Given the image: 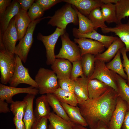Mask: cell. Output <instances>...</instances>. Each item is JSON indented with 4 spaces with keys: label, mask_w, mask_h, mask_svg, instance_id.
Wrapping results in <instances>:
<instances>
[{
    "label": "cell",
    "mask_w": 129,
    "mask_h": 129,
    "mask_svg": "<svg viewBox=\"0 0 129 129\" xmlns=\"http://www.w3.org/2000/svg\"><path fill=\"white\" fill-rule=\"evenodd\" d=\"M117 98V92L110 87L99 97L89 98L78 104L81 113L90 129L99 121L104 123L108 126Z\"/></svg>",
    "instance_id": "1"
},
{
    "label": "cell",
    "mask_w": 129,
    "mask_h": 129,
    "mask_svg": "<svg viewBox=\"0 0 129 129\" xmlns=\"http://www.w3.org/2000/svg\"><path fill=\"white\" fill-rule=\"evenodd\" d=\"M50 18L48 24L65 30L70 23L75 25L79 24L76 11L72 5L68 3L57 11Z\"/></svg>",
    "instance_id": "2"
},
{
    "label": "cell",
    "mask_w": 129,
    "mask_h": 129,
    "mask_svg": "<svg viewBox=\"0 0 129 129\" xmlns=\"http://www.w3.org/2000/svg\"><path fill=\"white\" fill-rule=\"evenodd\" d=\"M58 80L52 70L40 68L34 80L38 86L39 93L42 95L53 93L59 87Z\"/></svg>",
    "instance_id": "3"
},
{
    "label": "cell",
    "mask_w": 129,
    "mask_h": 129,
    "mask_svg": "<svg viewBox=\"0 0 129 129\" xmlns=\"http://www.w3.org/2000/svg\"><path fill=\"white\" fill-rule=\"evenodd\" d=\"M48 16L38 19L32 22L24 37L16 46L15 54L17 55L22 62H26L28 53L33 42V34L36 25L42 20L51 18Z\"/></svg>",
    "instance_id": "4"
},
{
    "label": "cell",
    "mask_w": 129,
    "mask_h": 129,
    "mask_svg": "<svg viewBox=\"0 0 129 129\" xmlns=\"http://www.w3.org/2000/svg\"><path fill=\"white\" fill-rule=\"evenodd\" d=\"M117 74L107 67L105 62L96 60L94 72L89 79H97L112 88L117 93Z\"/></svg>",
    "instance_id": "5"
},
{
    "label": "cell",
    "mask_w": 129,
    "mask_h": 129,
    "mask_svg": "<svg viewBox=\"0 0 129 129\" xmlns=\"http://www.w3.org/2000/svg\"><path fill=\"white\" fill-rule=\"evenodd\" d=\"M15 54L5 48L0 49V79L3 84L8 83L13 75L16 65Z\"/></svg>",
    "instance_id": "6"
},
{
    "label": "cell",
    "mask_w": 129,
    "mask_h": 129,
    "mask_svg": "<svg viewBox=\"0 0 129 129\" xmlns=\"http://www.w3.org/2000/svg\"><path fill=\"white\" fill-rule=\"evenodd\" d=\"M62 46L58 54L55 56L56 58L68 60L71 62L81 60V52L78 46L71 40L69 34L66 32L60 36Z\"/></svg>",
    "instance_id": "7"
},
{
    "label": "cell",
    "mask_w": 129,
    "mask_h": 129,
    "mask_svg": "<svg viewBox=\"0 0 129 129\" xmlns=\"http://www.w3.org/2000/svg\"><path fill=\"white\" fill-rule=\"evenodd\" d=\"M66 32L65 30L57 28L49 35L44 36L40 32L38 34L37 39L42 42L46 49L47 65H52L55 60L54 49L56 44L59 37Z\"/></svg>",
    "instance_id": "8"
},
{
    "label": "cell",
    "mask_w": 129,
    "mask_h": 129,
    "mask_svg": "<svg viewBox=\"0 0 129 129\" xmlns=\"http://www.w3.org/2000/svg\"><path fill=\"white\" fill-rule=\"evenodd\" d=\"M16 65L13 75L9 83L10 86L16 87L21 84H25L38 89V86L30 76L28 68L23 65L22 61L15 55Z\"/></svg>",
    "instance_id": "9"
},
{
    "label": "cell",
    "mask_w": 129,
    "mask_h": 129,
    "mask_svg": "<svg viewBox=\"0 0 129 129\" xmlns=\"http://www.w3.org/2000/svg\"><path fill=\"white\" fill-rule=\"evenodd\" d=\"M18 41L14 17L11 20L8 27L2 33L0 32V45H3L7 51L15 54L16 44Z\"/></svg>",
    "instance_id": "10"
},
{
    "label": "cell",
    "mask_w": 129,
    "mask_h": 129,
    "mask_svg": "<svg viewBox=\"0 0 129 129\" xmlns=\"http://www.w3.org/2000/svg\"><path fill=\"white\" fill-rule=\"evenodd\" d=\"M22 93L36 96L39 93V90L38 89L31 86L25 88H17L0 84V99L5 100L8 103L11 104L13 101L12 99L13 96Z\"/></svg>",
    "instance_id": "11"
},
{
    "label": "cell",
    "mask_w": 129,
    "mask_h": 129,
    "mask_svg": "<svg viewBox=\"0 0 129 129\" xmlns=\"http://www.w3.org/2000/svg\"><path fill=\"white\" fill-rule=\"evenodd\" d=\"M128 109L126 102L118 97L116 106L109 122V129H121Z\"/></svg>",
    "instance_id": "12"
},
{
    "label": "cell",
    "mask_w": 129,
    "mask_h": 129,
    "mask_svg": "<svg viewBox=\"0 0 129 129\" xmlns=\"http://www.w3.org/2000/svg\"><path fill=\"white\" fill-rule=\"evenodd\" d=\"M75 42L78 44L81 55L90 54L95 56L104 52L105 47L101 43L95 40L85 38H75Z\"/></svg>",
    "instance_id": "13"
},
{
    "label": "cell",
    "mask_w": 129,
    "mask_h": 129,
    "mask_svg": "<svg viewBox=\"0 0 129 129\" xmlns=\"http://www.w3.org/2000/svg\"><path fill=\"white\" fill-rule=\"evenodd\" d=\"M63 1L73 5L85 16H88L94 9L100 7L103 4L101 0H63Z\"/></svg>",
    "instance_id": "14"
},
{
    "label": "cell",
    "mask_w": 129,
    "mask_h": 129,
    "mask_svg": "<svg viewBox=\"0 0 129 129\" xmlns=\"http://www.w3.org/2000/svg\"><path fill=\"white\" fill-rule=\"evenodd\" d=\"M103 33L113 32L118 37L125 45L126 52H129V20L125 23L121 22L113 27L101 29Z\"/></svg>",
    "instance_id": "15"
},
{
    "label": "cell",
    "mask_w": 129,
    "mask_h": 129,
    "mask_svg": "<svg viewBox=\"0 0 129 129\" xmlns=\"http://www.w3.org/2000/svg\"><path fill=\"white\" fill-rule=\"evenodd\" d=\"M72 32L73 36L76 38H85L94 39L101 43L105 48H107L118 38L116 37L101 34L95 30L92 32L81 34L78 32V29L75 28L73 29Z\"/></svg>",
    "instance_id": "16"
},
{
    "label": "cell",
    "mask_w": 129,
    "mask_h": 129,
    "mask_svg": "<svg viewBox=\"0 0 129 129\" xmlns=\"http://www.w3.org/2000/svg\"><path fill=\"white\" fill-rule=\"evenodd\" d=\"M72 67L71 62L68 60L56 58L51 68L59 80L70 78Z\"/></svg>",
    "instance_id": "17"
},
{
    "label": "cell",
    "mask_w": 129,
    "mask_h": 129,
    "mask_svg": "<svg viewBox=\"0 0 129 129\" xmlns=\"http://www.w3.org/2000/svg\"><path fill=\"white\" fill-rule=\"evenodd\" d=\"M21 9L20 5L17 0H13L4 14L0 16V32L1 34L5 30L11 19Z\"/></svg>",
    "instance_id": "18"
},
{
    "label": "cell",
    "mask_w": 129,
    "mask_h": 129,
    "mask_svg": "<svg viewBox=\"0 0 129 129\" xmlns=\"http://www.w3.org/2000/svg\"><path fill=\"white\" fill-rule=\"evenodd\" d=\"M14 17L18 40L20 41L25 36L32 21L28 15L27 12L21 9Z\"/></svg>",
    "instance_id": "19"
},
{
    "label": "cell",
    "mask_w": 129,
    "mask_h": 129,
    "mask_svg": "<svg viewBox=\"0 0 129 129\" xmlns=\"http://www.w3.org/2000/svg\"><path fill=\"white\" fill-rule=\"evenodd\" d=\"M50 106L46 95H43L37 97L33 110L35 120L43 118L48 119L51 113Z\"/></svg>",
    "instance_id": "20"
},
{
    "label": "cell",
    "mask_w": 129,
    "mask_h": 129,
    "mask_svg": "<svg viewBox=\"0 0 129 129\" xmlns=\"http://www.w3.org/2000/svg\"><path fill=\"white\" fill-rule=\"evenodd\" d=\"M89 78L84 76L78 78L74 81V94L78 104L89 99L88 84Z\"/></svg>",
    "instance_id": "21"
},
{
    "label": "cell",
    "mask_w": 129,
    "mask_h": 129,
    "mask_svg": "<svg viewBox=\"0 0 129 129\" xmlns=\"http://www.w3.org/2000/svg\"><path fill=\"white\" fill-rule=\"evenodd\" d=\"M125 47L124 44L118 37L106 50L95 56V59L105 62H109L119 50Z\"/></svg>",
    "instance_id": "22"
},
{
    "label": "cell",
    "mask_w": 129,
    "mask_h": 129,
    "mask_svg": "<svg viewBox=\"0 0 129 129\" xmlns=\"http://www.w3.org/2000/svg\"><path fill=\"white\" fill-rule=\"evenodd\" d=\"M109 87L97 79L89 80L88 84L89 98L95 99L99 97L104 94Z\"/></svg>",
    "instance_id": "23"
},
{
    "label": "cell",
    "mask_w": 129,
    "mask_h": 129,
    "mask_svg": "<svg viewBox=\"0 0 129 129\" xmlns=\"http://www.w3.org/2000/svg\"><path fill=\"white\" fill-rule=\"evenodd\" d=\"M60 103L72 122L85 127L88 126L78 107L71 106L63 102Z\"/></svg>",
    "instance_id": "24"
},
{
    "label": "cell",
    "mask_w": 129,
    "mask_h": 129,
    "mask_svg": "<svg viewBox=\"0 0 129 129\" xmlns=\"http://www.w3.org/2000/svg\"><path fill=\"white\" fill-rule=\"evenodd\" d=\"M35 95L27 94L24 98L27 103V106L23 116V120L26 129H31L35 120L33 109V104Z\"/></svg>",
    "instance_id": "25"
},
{
    "label": "cell",
    "mask_w": 129,
    "mask_h": 129,
    "mask_svg": "<svg viewBox=\"0 0 129 129\" xmlns=\"http://www.w3.org/2000/svg\"><path fill=\"white\" fill-rule=\"evenodd\" d=\"M48 120V129H75L76 124L65 120L53 112H51Z\"/></svg>",
    "instance_id": "26"
},
{
    "label": "cell",
    "mask_w": 129,
    "mask_h": 129,
    "mask_svg": "<svg viewBox=\"0 0 129 129\" xmlns=\"http://www.w3.org/2000/svg\"><path fill=\"white\" fill-rule=\"evenodd\" d=\"M46 95L49 104L55 114L68 122H72L67 115L60 102L54 94L53 93H48Z\"/></svg>",
    "instance_id": "27"
},
{
    "label": "cell",
    "mask_w": 129,
    "mask_h": 129,
    "mask_svg": "<svg viewBox=\"0 0 129 129\" xmlns=\"http://www.w3.org/2000/svg\"><path fill=\"white\" fill-rule=\"evenodd\" d=\"M121 53L119 50L112 60L106 64L107 67L124 79L127 80V76L124 70L121 59Z\"/></svg>",
    "instance_id": "28"
},
{
    "label": "cell",
    "mask_w": 129,
    "mask_h": 129,
    "mask_svg": "<svg viewBox=\"0 0 129 129\" xmlns=\"http://www.w3.org/2000/svg\"><path fill=\"white\" fill-rule=\"evenodd\" d=\"M96 60L95 55L91 54L82 56L81 64L84 76L89 78L91 76L94 70Z\"/></svg>",
    "instance_id": "29"
},
{
    "label": "cell",
    "mask_w": 129,
    "mask_h": 129,
    "mask_svg": "<svg viewBox=\"0 0 129 129\" xmlns=\"http://www.w3.org/2000/svg\"><path fill=\"white\" fill-rule=\"evenodd\" d=\"M61 102L75 106L78 102L74 93L67 92L59 87L53 93Z\"/></svg>",
    "instance_id": "30"
},
{
    "label": "cell",
    "mask_w": 129,
    "mask_h": 129,
    "mask_svg": "<svg viewBox=\"0 0 129 129\" xmlns=\"http://www.w3.org/2000/svg\"><path fill=\"white\" fill-rule=\"evenodd\" d=\"M100 8L105 22L108 23L114 22L117 24L115 4L103 3Z\"/></svg>",
    "instance_id": "31"
},
{
    "label": "cell",
    "mask_w": 129,
    "mask_h": 129,
    "mask_svg": "<svg viewBox=\"0 0 129 129\" xmlns=\"http://www.w3.org/2000/svg\"><path fill=\"white\" fill-rule=\"evenodd\" d=\"M72 5L76 11L78 16L79 24L78 29L79 33L85 34L93 31L95 29L91 21L88 18L81 14L75 6Z\"/></svg>",
    "instance_id": "32"
},
{
    "label": "cell",
    "mask_w": 129,
    "mask_h": 129,
    "mask_svg": "<svg viewBox=\"0 0 129 129\" xmlns=\"http://www.w3.org/2000/svg\"><path fill=\"white\" fill-rule=\"evenodd\" d=\"M115 4L118 24L121 22L122 19L129 17V0H118Z\"/></svg>",
    "instance_id": "33"
},
{
    "label": "cell",
    "mask_w": 129,
    "mask_h": 129,
    "mask_svg": "<svg viewBox=\"0 0 129 129\" xmlns=\"http://www.w3.org/2000/svg\"><path fill=\"white\" fill-rule=\"evenodd\" d=\"M126 81L125 80L117 74L118 97L122 98L126 102L129 109V86Z\"/></svg>",
    "instance_id": "34"
},
{
    "label": "cell",
    "mask_w": 129,
    "mask_h": 129,
    "mask_svg": "<svg viewBox=\"0 0 129 129\" xmlns=\"http://www.w3.org/2000/svg\"><path fill=\"white\" fill-rule=\"evenodd\" d=\"M91 21L95 30L98 28L101 29L108 27L106 25L100 7L96 8L92 10L88 16Z\"/></svg>",
    "instance_id": "35"
},
{
    "label": "cell",
    "mask_w": 129,
    "mask_h": 129,
    "mask_svg": "<svg viewBox=\"0 0 129 129\" xmlns=\"http://www.w3.org/2000/svg\"><path fill=\"white\" fill-rule=\"evenodd\" d=\"M27 103L24 99L22 101H13L10 106V110L14 117L19 120H23Z\"/></svg>",
    "instance_id": "36"
},
{
    "label": "cell",
    "mask_w": 129,
    "mask_h": 129,
    "mask_svg": "<svg viewBox=\"0 0 129 129\" xmlns=\"http://www.w3.org/2000/svg\"><path fill=\"white\" fill-rule=\"evenodd\" d=\"M27 13L32 22L41 18L43 15L44 11L37 4L34 2L29 9Z\"/></svg>",
    "instance_id": "37"
},
{
    "label": "cell",
    "mask_w": 129,
    "mask_h": 129,
    "mask_svg": "<svg viewBox=\"0 0 129 129\" xmlns=\"http://www.w3.org/2000/svg\"><path fill=\"white\" fill-rule=\"evenodd\" d=\"M72 69L70 78L74 81L80 76L81 77L84 76L82 67L81 60L72 62Z\"/></svg>",
    "instance_id": "38"
},
{
    "label": "cell",
    "mask_w": 129,
    "mask_h": 129,
    "mask_svg": "<svg viewBox=\"0 0 129 129\" xmlns=\"http://www.w3.org/2000/svg\"><path fill=\"white\" fill-rule=\"evenodd\" d=\"M59 87L65 91L74 93V81L70 78L58 80Z\"/></svg>",
    "instance_id": "39"
},
{
    "label": "cell",
    "mask_w": 129,
    "mask_h": 129,
    "mask_svg": "<svg viewBox=\"0 0 129 129\" xmlns=\"http://www.w3.org/2000/svg\"><path fill=\"white\" fill-rule=\"evenodd\" d=\"M63 1L62 0H36L35 2L44 11L56 4Z\"/></svg>",
    "instance_id": "40"
},
{
    "label": "cell",
    "mask_w": 129,
    "mask_h": 129,
    "mask_svg": "<svg viewBox=\"0 0 129 129\" xmlns=\"http://www.w3.org/2000/svg\"><path fill=\"white\" fill-rule=\"evenodd\" d=\"M120 51L123 59L122 62L124 70L126 72L127 76V84L129 86V59L126 54L125 47L121 49Z\"/></svg>",
    "instance_id": "41"
},
{
    "label": "cell",
    "mask_w": 129,
    "mask_h": 129,
    "mask_svg": "<svg viewBox=\"0 0 129 129\" xmlns=\"http://www.w3.org/2000/svg\"><path fill=\"white\" fill-rule=\"evenodd\" d=\"M48 118H45L35 120L31 129H48Z\"/></svg>",
    "instance_id": "42"
},
{
    "label": "cell",
    "mask_w": 129,
    "mask_h": 129,
    "mask_svg": "<svg viewBox=\"0 0 129 129\" xmlns=\"http://www.w3.org/2000/svg\"><path fill=\"white\" fill-rule=\"evenodd\" d=\"M19 4L21 9L27 11L28 9L34 3V0H16Z\"/></svg>",
    "instance_id": "43"
},
{
    "label": "cell",
    "mask_w": 129,
    "mask_h": 129,
    "mask_svg": "<svg viewBox=\"0 0 129 129\" xmlns=\"http://www.w3.org/2000/svg\"><path fill=\"white\" fill-rule=\"evenodd\" d=\"M12 1L11 0H0V16L4 14Z\"/></svg>",
    "instance_id": "44"
},
{
    "label": "cell",
    "mask_w": 129,
    "mask_h": 129,
    "mask_svg": "<svg viewBox=\"0 0 129 129\" xmlns=\"http://www.w3.org/2000/svg\"><path fill=\"white\" fill-rule=\"evenodd\" d=\"M8 103L4 100L0 99V113H6L10 112V109L8 107Z\"/></svg>",
    "instance_id": "45"
},
{
    "label": "cell",
    "mask_w": 129,
    "mask_h": 129,
    "mask_svg": "<svg viewBox=\"0 0 129 129\" xmlns=\"http://www.w3.org/2000/svg\"><path fill=\"white\" fill-rule=\"evenodd\" d=\"M13 121L15 126L16 129H26L23 120H18L14 117Z\"/></svg>",
    "instance_id": "46"
},
{
    "label": "cell",
    "mask_w": 129,
    "mask_h": 129,
    "mask_svg": "<svg viewBox=\"0 0 129 129\" xmlns=\"http://www.w3.org/2000/svg\"><path fill=\"white\" fill-rule=\"evenodd\" d=\"M90 129H109L108 126L104 123L99 121Z\"/></svg>",
    "instance_id": "47"
},
{
    "label": "cell",
    "mask_w": 129,
    "mask_h": 129,
    "mask_svg": "<svg viewBox=\"0 0 129 129\" xmlns=\"http://www.w3.org/2000/svg\"><path fill=\"white\" fill-rule=\"evenodd\" d=\"M123 129H129V109L127 110L122 125Z\"/></svg>",
    "instance_id": "48"
},
{
    "label": "cell",
    "mask_w": 129,
    "mask_h": 129,
    "mask_svg": "<svg viewBox=\"0 0 129 129\" xmlns=\"http://www.w3.org/2000/svg\"><path fill=\"white\" fill-rule=\"evenodd\" d=\"M118 0H101V1L104 4H115Z\"/></svg>",
    "instance_id": "49"
},
{
    "label": "cell",
    "mask_w": 129,
    "mask_h": 129,
    "mask_svg": "<svg viewBox=\"0 0 129 129\" xmlns=\"http://www.w3.org/2000/svg\"><path fill=\"white\" fill-rule=\"evenodd\" d=\"M75 129H87L85 127L80 125L76 124Z\"/></svg>",
    "instance_id": "50"
}]
</instances>
